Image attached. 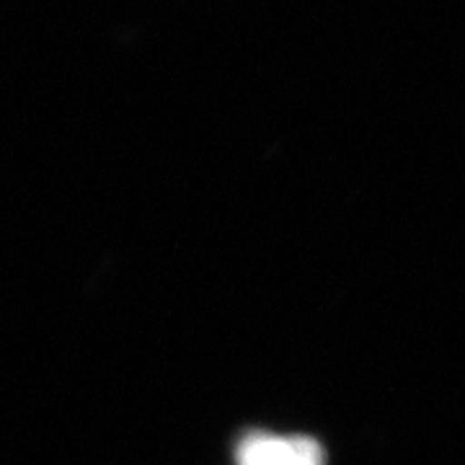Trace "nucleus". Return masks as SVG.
Here are the masks:
<instances>
[{
    "mask_svg": "<svg viewBox=\"0 0 465 465\" xmlns=\"http://www.w3.org/2000/svg\"><path fill=\"white\" fill-rule=\"evenodd\" d=\"M241 465H323V450L311 437L253 434L238 448Z\"/></svg>",
    "mask_w": 465,
    "mask_h": 465,
    "instance_id": "obj_1",
    "label": "nucleus"
}]
</instances>
